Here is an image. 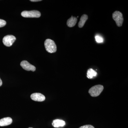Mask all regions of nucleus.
I'll list each match as a JSON object with an SVG mask.
<instances>
[{
	"instance_id": "1",
	"label": "nucleus",
	"mask_w": 128,
	"mask_h": 128,
	"mask_svg": "<svg viewBox=\"0 0 128 128\" xmlns=\"http://www.w3.org/2000/svg\"><path fill=\"white\" fill-rule=\"evenodd\" d=\"M44 44L45 49L48 52L55 53L57 51V46L55 42L52 40L46 39L44 41Z\"/></svg>"
},
{
	"instance_id": "2",
	"label": "nucleus",
	"mask_w": 128,
	"mask_h": 128,
	"mask_svg": "<svg viewBox=\"0 0 128 128\" xmlns=\"http://www.w3.org/2000/svg\"><path fill=\"white\" fill-rule=\"evenodd\" d=\"M104 86L102 85H96L89 89V93L92 96H98L102 92Z\"/></svg>"
},
{
	"instance_id": "3",
	"label": "nucleus",
	"mask_w": 128,
	"mask_h": 128,
	"mask_svg": "<svg viewBox=\"0 0 128 128\" xmlns=\"http://www.w3.org/2000/svg\"><path fill=\"white\" fill-rule=\"evenodd\" d=\"M112 16L117 26L118 27H121L124 22V18L122 13L120 12L116 11L113 13Z\"/></svg>"
},
{
	"instance_id": "4",
	"label": "nucleus",
	"mask_w": 128,
	"mask_h": 128,
	"mask_svg": "<svg viewBox=\"0 0 128 128\" xmlns=\"http://www.w3.org/2000/svg\"><path fill=\"white\" fill-rule=\"evenodd\" d=\"M22 16L25 18H38L41 16V14L40 12L38 10H32L28 11H24L21 13Z\"/></svg>"
},
{
	"instance_id": "5",
	"label": "nucleus",
	"mask_w": 128,
	"mask_h": 128,
	"mask_svg": "<svg viewBox=\"0 0 128 128\" xmlns=\"http://www.w3.org/2000/svg\"><path fill=\"white\" fill-rule=\"evenodd\" d=\"M16 37L12 35H8L5 36L2 39V42L5 46L10 47L16 41Z\"/></svg>"
},
{
	"instance_id": "6",
	"label": "nucleus",
	"mask_w": 128,
	"mask_h": 128,
	"mask_svg": "<svg viewBox=\"0 0 128 128\" xmlns=\"http://www.w3.org/2000/svg\"><path fill=\"white\" fill-rule=\"evenodd\" d=\"M20 66L25 70L34 72L36 70V67L31 64L26 60H23L20 63Z\"/></svg>"
},
{
	"instance_id": "7",
	"label": "nucleus",
	"mask_w": 128,
	"mask_h": 128,
	"mask_svg": "<svg viewBox=\"0 0 128 128\" xmlns=\"http://www.w3.org/2000/svg\"><path fill=\"white\" fill-rule=\"evenodd\" d=\"M31 98L33 100L41 102L45 100V97L41 93H34L31 95Z\"/></svg>"
},
{
	"instance_id": "8",
	"label": "nucleus",
	"mask_w": 128,
	"mask_h": 128,
	"mask_svg": "<svg viewBox=\"0 0 128 128\" xmlns=\"http://www.w3.org/2000/svg\"><path fill=\"white\" fill-rule=\"evenodd\" d=\"M12 120L11 118L7 117L0 120V126H4L10 125L12 123Z\"/></svg>"
},
{
	"instance_id": "9",
	"label": "nucleus",
	"mask_w": 128,
	"mask_h": 128,
	"mask_svg": "<svg viewBox=\"0 0 128 128\" xmlns=\"http://www.w3.org/2000/svg\"><path fill=\"white\" fill-rule=\"evenodd\" d=\"M77 18L76 17L72 16L71 18H69L67 21L66 24L67 26L70 28H72L75 26L77 23Z\"/></svg>"
},
{
	"instance_id": "10",
	"label": "nucleus",
	"mask_w": 128,
	"mask_h": 128,
	"mask_svg": "<svg viewBox=\"0 0 128 128\" xmlns=\"http://www.w3.org/2000/svg\"><path fill=\"white\" fill-rule=\"evenodd\" d=\"M66 123L64 121L56 119L53 121L52 125L54 128H59L60 127H63L65 125Z\"/></svg>"
},
{
	"instance_id": "11",
	"label": "nucleus",
	"mask_w": 128,
	"mask_h": 128,
	"mask_svg": "<svg viewBox=\"0 0 128 128\" xmlns=\"http://www.w3.org/2000/svg\"><path fill=\"white\" fill-rule=\"evenodd\" d=\"M88 19V16L86 14H84L80 18V22L78 23V26L80 28H82L84 25L86 21Z\"/></svg>"
},
{
	"instance_id": "12",
	"label": "nucleus",
	"mask_w": 128,
	"mask_h": 128,
	"mask_svg": "<svg viewBox=\"0 0 128 128\" xmlns=\"http://www.w3.org/2000/svg\"><path fill=\"white\" fill-rule=\"evenodd\" d=\"M97 74V72L93 69L90 68L88 70L87 72V77L89 79H92L95 77Z\"/></svg>"
},
{
	"instance_id": "13",
	"label": "nucleus",
	"mask_w": 128,
	"mask_h": 128,
	"mask_svg": "<svg viewBox=\"0 0 128 128\" xmlns=\"http://www.w3.org/2000/svg\"><path fill=\"white\" fill-rule=\"evenodd\" d=\"M96 41L98 43H102L103 42V39L102 37L99 35H96L95 36Z\"/></svg>"
},
{
	"instance_id": "14",
	"label": "nucleus",
	"mask_w": 128,
	"mask_h": 128,
	"mask_svg": "<svg viewBox=\"0 0 128 128\" xmlns=\"http://www.w3.org/2000/svg\"><path fill=\"white\" fill-rule=\"evenodd\" d=\"M6 22L4 20L0 19V28L4 26L6 24Z\"/></svg>"
},
{
	"instance_id": "15",
	"label": "nucleus",
	"mask_w": 128,
	"mask_h": 128,
	"mask_svg": "<svg viewBox=\"0 0 128 128\" xmlns=\"http://www.w3.org/2000/svg\"><path fill=\"white\" fill-rule=\"evenodd\" d=\"M79 128H95L94 126L92 125H90V124H88V125H84L82 126H81Z\"/></svg>"
},
{
	"instance_id": "16",
	"label": "nucleus",
	"mask_w": 128,
	"mask_h": 128,
	"mask_svg": "<svg viewBox=\"0 0 128 128\" xmlns=\"http://www.w3.org/2000/svg\"><path fill=\"white\" fill-rule=\"evenodd\" d=\"M30 1L32 2H37L41 1V0H31Z\"/></svg>"
},
{
	"instance_id": "17",
	"label": "nucleus",
	"mask_w": 128,
	"mask_h": 128,
	"mask_svg": "<svg viewBox=\"0 0 128 128\" xmlns=\"http://www.w3.org/2000/svg\"><path fill=\"white\" fill-rule=\"evenodd\" d=\"M2 80H1L0 78V86H1L2 85Z\"/></svg>"
},
{
	"instance_id": "18",
	"label": "nucleus",
	"mask_w": 128,
	"mask_h": 128,
	"mask_svg": "<svg viewBox=\"0 0 128 128\" xmlns=\"http://www.w3.org/2000/svg\"></svg>"
}]
</instances>
